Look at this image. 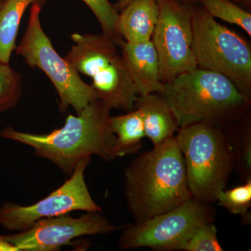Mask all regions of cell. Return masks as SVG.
<instances>
[{
    "instance_id": "5b68a950",
    "label": "cell",
    "mask_w": 251,
    "mask_h": 251,
    "mask_svg": "<svg viewBox=\"0 0 251 251\" xmlns=\"http://www.w3.org/2000/svg\"><path fill=\"white\" fill-rule=\"evenodd\" d=\"M72 39L74 45L65 59L92 78L99 99L110 109L133 110L139 94L116 44L103 34L74 33Z\"/></svg>"
},
{
    "instance_id": "8992f818",
    "label": "cell",
    "mask_w": 251,
    "mask_h": 251,
    "mask_svg": "<svg viewBox=\"0 0 251 251\" xmlns=\"http://www.w3.org/2000/svg\"><path fill=\"white\" fill-rule=\"evenodd\" d=\"M192 28V50L198 68L227 77L250 99L251 49L249 43L236 31L218 23L201 4H195Z\"/></svg>"
},
{
    "instance_id": "30bf717a",
    "label": "cell",
    "mask_w": 251,
    "mask_h": 251,
    "mask_svg": "<svg viewBox=\"0 0 251 251\" xmlns=\"http://www.w3.org/2000/svg\"><path fill=\"white\" fill-rule=\"evenodd\" d=\"M91 157L78 163L70 177L39 202L29 206L7 202L0 206V226L6 230L23 232L39 220L70 214L72 211H101L91 196L85 179Z\"/></svg>"
},
{
    "instance_id": "52a82bcc",
    "label": "cell",
    "mask_w": 251,
    "mask_h": 251,
    "mask_svg": "<svg viewBox=\"0 0 251 251\" xmlns=\"http://www.w3.org/2000/svg\"><path fill=\"white\" fill-rule=\"evenodd\" d=\"M41 9L39 3L31 4L27 28L21 44L16 46V53L30 67L40 69L49 77L58 94L62 111L72 107L79 114L89 103L99 99L98 94L54 50L41 26Z\"/></svg>"
},
{
    "instance_id": "2e32d148",
    "label": "cell",
    "mask_w": 251,
    "mask_h": 251,
    "mask_svg": "<svg viewBox=\"0 0 251 251\" xmlns=\"http://www.w3.org/2000/svg\"><path fill=\"white\" fill-rule=\"evenodd\" d=\"M44 0H4L0 9V60L9 63L21 20L28 6Z\"/></svg>"
},
{
    "instance_id": "7a4b0ae2",
    "label": "cell",
    "mask_w": 251,
    "mask_h": 251,
    "mask_svg": "<svg viewBox=\"0 0 251 251\" xmlns=\"http://www.w3.org/2000/svg\"><path fill=\"white\" fill-rule=\"evenodd\" d=\"M125 196L135 223L171 210L192 197L175 137L130 163L125 171Z\"/></svg>"
},
{
    "instance_id": "d6986e66",
    "label": "cell",
    "mask_w": 251,
    "mask_h": 251,
    "mask_svg": "<svg viewBox=\"0 0 251 251\" xmlns=\"http://www.w3.org/2000/svg\"><path fill=\"white\" fill-rule=\"evenodd\" d=\"M22 92L21 75L0 60V114L14 108Z\"/></svg>"
},
{
    "instance_id": "7402d4cb",
    "label": "cell",
    "mask_w": 251,
    "mask_h": 251,
    "mask_svg": "<svg viewBox=\"0 0 251 251\" xmlns=\"http://www.w3.org/2000/svg\"><path fill=\"white\" fill-rule=\"evenodd\" d=\"M234 158V169L244 181L251 178V127L234 134H227Z\"/></svg>"
},
{
    "instance_id": "cb8c5ba5",
    "label": "cell",
    "mask_w": 251,
    "mask_h": 251,
    "mask_svg": "<svg viewBox=\"0 0 251 251\" xmlns=\"http://www.w3.org/2000/svg\"><path fill=\"white\" fill-rule=\"evenodd\" d=\"M133 1H134V0H117V4L115 6V8H116L117 11H122Z\"/></svg>"
},
{
    "instance_id": "603a6c76",
    "label": "cell",
    "mask_w": 251,
    "mask_h": 251,
    "mask_svg": "<svg viewBox=\"0 0 251 251\" xmlns=\"http://www.w3.org/2000/svg\"><path fill=\"white\" fill-rule=\"evenodd\" d=\"M0 251H18L14 246L8 242L4 236L0 235Z\"/></svg>"
},
{
    "instance_id": "4316f807",
    "label": "cell",
    "mask_w": 251,
    "mask_h": 251,
    "mask_svg": "<svg viewBox=\"0 0 251 251\" xmlns=\"http://www.w3.org/2000/svg\"><path fill=\"white\" fill-rule=\"evenodd\" d=\"M3 2H4V0H0V9H1V6H2Z\"/></svg>"
},
{
    "instance_id": "9a60e30c",
    "label": "cell",
    "mask_w": 251,
    "mask_h": 251,
    "mask_svg": "<svg viewBox=\"0 0 251 251\" xmlns=\"http://www.w3.org/2000/svg\"><path fill=\"white\" fill-rule=\"evenodd\" d=\"M110 128L115 135V154L117 157L138 153L145 136L141 114L138 109L125 115L110 117Z\"/></svg>"
},
{
    "instance_id": "d4e9b609",
    "label": "cell",
    "mask_w": 251,
    "mask_h": 251,
    "mask_svg": "<svg viewBox=\"0 0 251 251\" xmlns=\"http://www.w3.org/2000/svg\"><path fill=\"white\" fill-rule=\"evenodd\" d=\"M231 1H233V2L236 3H239V4H243L247 5V6H250L251 4V0H231Z\"/></svg>"
},
{
    "instance_id": "277c9868",
    "label": "cell",
    "mask_w": 251,
    "mask_h": 251,
    "mask_svg": "<svg viewBox=\"0 0 251 251\" xmlns=\"http://www.w3.org/2000/svg\"><path fill=\"white\" fill-rule=\"evenodd\" d=\"M175 138L184 156L191 196L209 204L216 202L234 170L228 135L218 126L198 123L180 128Z\"/></svg>"
},
{
    "instance_id": "4fadbf2b",
    "label": "cell",
    "mask_w": 251,
    "mask_h": 251,
    "mask_svg": "<svg viewBox=\"0 0 251 251\" xmlns=\"http://www.w3.org/2000/svg\"><path fill=\"white\" fill-rule=\"evenodd\" d=\"M135 107L141 114L145 136L152 142L153 146L175 137L179 126L171 108L161 94L139 96Z\"/></svg>"
},
{
    "instance_id": "ba28073f",
    "label": "cell",
    "mask_w": 251,
    "mask_h": 251,
    "mask_svg": "<svg viewBox=\"0 0 251 251\" xmlns=\"http://www.w3.org/2000/svg\"><path fill=\"white\" fill-rule=\"evenodd\" d=\"M215 210L211 204L191 197L171 210L122 229L119 245L124 249L151 248L175 251L190 232L201 225L214 222Z\"/></svg>"
},
{
    "instance_id": "8fae6325",
    "label": "cell",
    "mask_w": 251,
    "mask_h": 251,
    "mask_svg": "<svg viewBox=\"0 0 251 251\" xmlns=\"http://www.w3.org/2000/svg\"><path fill=\"white\" fill-rule=\"evenodd\" d=\"M101 211H86L80 217L69 214L39 220L23 232L4 236L18 251H54L75 238L110 233L124 226L112 224Z\"/></svg>"
},
{
    "instance_id": "ac0fdd59",
    "label": "cell",
    "mask_w": 251,
    "mask_h": 251,
    "mask_svg": "<svg viewBox=\"0 0 251 251\" xmlns=\"http://www.w3.org/2000/svg\"><path fill=\"white\" fill-rule=\"evenodd\" d=\"M175 251H223L218 240L217 229L214 223H207L193 229L179 242Z\"/></svg>"
},
{
    "instance_id": "5bb4252c",
    "label": "cell",
    "mask_w": 251,
    "mask_h": 251,
    "mask_svg": "<svg viewBox=\"0 0 251 251\" xmlns=\"http://www.w3.org/2000/svg\"><path fill=\"white\" fill-rule=\"evenodd\" d=\"M158 18L157 0H134L119 14L117 32L125 42L151 40Z\"/></svg>"
},
{
    "instance_id": "6da1fadb",
    "label": "cell",
    "mask_w": 251,
    "mask_h": 251,
    "mask_svg": "<svg viewBox=\"0 0 251 251\" xmlns=\"http://www.w3.org/2000/svg\"><path fill=\"white\" fill-rule=\"evenodd\" d=\"M110 110L100 99H96L80 113L68 115L64 126L50 133L34 134L9 126L1 130L0 136L30 147L36 156L52 162L70 176L87 157L95 155L106 161L117 158Z\"/></svg>"
},
{
    "instance_id": "44dd1931",
    "label": "cell",
    "mask_w": 251,
    "mask_h": 251,
    "mask_svg": "<svg viewBox=\"0 0 251 251\" xmlns=\"http://www.w3.org/2000/svg\"><path fill=\"white\" fill-rule=\"evenodd\" d=\"M216 202L231 214L248 219L251 206V178L246 180L244 184L240 186L231 189L225 188L218 194Z\"/></svg>"
},
{
    "instance_id": "3957f363",
    "label": "cell",
    "mask_w": 251,
    "mask_h": 251,
    "mask_svg": "<svg viewBox=\"0 0 251 251\" xmlns=\"http://www.w3.org/2000/svg\"><path fill=\"white\" fill-rule=\"evenodd\" d=\"M160 94L179 128L198 123L221 127L238 118L250 103L227 77L200 68L180 74Z\"/></svg>"
},
{
    "instance_id": "7c38bea8",
    "label": "cell",
    "mask_w": 251,
    "mask_h": 251,
    "mask_svg": "<svg viewBox=\"0 0 251 251\" xmlns=\"http://www.w3.org/2000/svg\"><path fill=\"white\" fill-rule=\"evenodd\" d=\"M122 54L139 96L161 93L164 84L161 80L158 54L151 40L124 42Z\"/></svg>"
},
{
    "instance_id": "484cf974",
    "label": "cell",
    "mask_w": 251,
    "mask_h": 251,
    "mask_svg": "<svg viewBox=\"0 0 251 251\" xmlns=\"http://www.w3.org/2000/svg\"><path fill=\"white\" fill-rule=\"evenodd\" d=\"M180 1H184V2L189 3V4H199L201 0H180Z\"/></svg>"
},
{
    "instance_id": "e0dca14e",
    "label": "cell",
    "mask_w": 251,
    "mask_h": 251,
    "mask_svg": "<svg viewBox=\"0 0 251 251\" xmlns=\"http://www.w3.org/2000/svg\"><path fill=\"white\" fill-rule=\"evenodd\" d=\"M213 18L235 25L251 35V14L231 0H201L199 3Z\"/></svg>"
},
{
    "instance_id": "9c48e42d",
    "label": "cell",
    "mask_w": 251,
    "mask_h": 251,
    "mask_svg": "<svg viewBox=\"0 0 251 251\" xmlns=\"http://www.w3.org/2000/svg\"><path fill=\"white\" fill-rule=\"evenodd\" d=\"M158 21L151 41L158 54L163 84L197 69L192 50L195 4L180 0H157Z\"/></svg>"
},
{
    "instance_id": "ffe728a7",
    "label": "cell",
    "mask_w": 251,
    "mask_h": 251,
    "mask_svg": "<svg viewBox=\"0 0 251 251\" xmlns=\"http://www.w3.org/2000/svg\"><path fill=\"white\" fill-rule=\"evenodd\" d=\"M92 11L100 23L104 36L113 41L117 46L125 42L117 31L119 13L109 0H82Z\"/></svg>"
}]
</instances>
